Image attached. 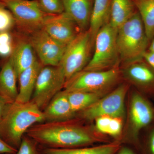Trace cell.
<instances>
[{
  "instance_id": "7",
  "label": "cell",
  "mask_w": 154,
  "mask_h": 154,
  "mask_svg": "<svg viewBox=\"0 0 154 154\" xmlns=\"http://www.w3.org/2000/svg\"><path fill=\"white\" fill-rule=\"evenodd\" d=\"M94 45V42L88 30L80 32L67 45L58 65L63 72L66 82L85 68L92 57Z\"/></svg>"
},
{
  "instance_id": "1",
  "label": "cell",
  "mask_w": 154,
  "mask_h": 154,
  "mask_svg": "<svg viewBox=\"0 0 154 154\" xmlns=\"http://www.w3.org/2000/svg\"><path fill=\"white\" fill-rule=\"evenodd\" d=\"M84 122L77 118L65 121L44 122L31 126L25 135L39 146L48 148H76L98 142H110L90 127L84 125Z\"/></svg>"
},
{
  "instance_id": "6",
  "label": "cell",
  "mask_w": 154,
  "mask_h": 154,
  "mask_svg": "<svg viewBox=\"0 0 154 154\" xmlns=\"http://www.w3.org/2000/svg\"><path fill=\"white\" fill-rule=\"evenodd\" d=\"M11 11L19 33L30 36L43 28L48 14L36 0H0Z\"/></svg>"
},
{
  "instance_id": "10",
  "label": "cell",
  "mask_w": 154,
  "mask_h": 154,
  "mask_svg": "<svg viewBox=\"0 0 154 154\" xmlns=\"http://www.w3.org/2000/svg\"><path fill=\"white\" fill-rule=\"evenodd\" d=\"M28 37L39 61L44 66L59 65L66 45L54 39L43 28Z\"/></svg>"
},
{
  "instance_id": "16",
  "label": "cell",
  "mask_w": 154,
  "mask_h": 154,
  "mask_svg": "<svg viewBox=\"0 0 154 154\" xmlns=\"http://www.w3.org/2000/svg\"><path fill=\"white\" fill-rule=\"evenodd\" d=\"M43 66L38 60L32 66L19 75L18 77L19 89L16 102L24 103L30 101L38 75Z\"/></svg>"
},
{
  "instance_id": "15",
  "label": "cell",
  "mask_w": 154,
  "mask_h": 154,
  "mask_svg": "<svg viewBox=\"0 0 154 154\" xmlns=\"http://www.w3.org/2000/svg\"><path fill=\"white\" fill-rule=\"evenodd\" d=\"M64 12L72 18L81 32L89 29L94 0H62Z\"/></svg>"
},
{
  "instance_id": "33",
  "label": "cell",
  "mask_w": 154,
  "mask_h": 154,
  "mask_svg": "<svg viewBox=\"0 0 154 154\" xmlns=\"http://www.w3.org/2000/svg\"><path fill=\"white\" fill-rule=\"evenodd\" d=\"M143 58L154 69V52L151 51H146L144 55Z\"/></svg>"
},
{
  "instance_id": "37",
  "label": "cell",
  "mask_w": 154,
  "mask_h": 154,
  "mask_svg": "<svg viewBox=\"0 0 154 154\" xmlns=\"http://www.w3.org/2000/svg\"><path fill=\"white\" fill-rule=\"evenodd\" d=\"M5 8H6V7L5 5V4H4L2 2H1V1H0V9Z\"/></svg>"
},
{
  "instance_id": "18",
  "label": "cell",
  "mask_w": 154,
  "mask_h": 154,
  "mask_svg": "<svg viewBox=\"0 0 154 154\" xmlns=\"http://www.w3.org/2000/svg\"><path fill=\"white\" fill-rule=\"evenodd\" d=\"M112 0H94L88 31L95 42L97 33L110 22Z\"/></svg>"
},
{
  "instance_id": "34",
  "label": "cell",
  "mask_w": 154,
  "mask_h": 154,
  "mask_svg": "<svg viewBox=\"0 0 154 154\" xmlns=\"http://www.w3.org/2000/svg\"><path fill=\"white\" fill-rule=\"evenodd\" d=\"M115 154H138L134 149L128 146H122L119 148Z\"/></svg>"
},
{
  "instance_id": "12",
  "label": "cell",
  "mask_w": 154,
  "mask_h": 154,
  "mask_svg": "<svg viewBox=\"0 0 154 154\" xmlns=\"http://www.w3.org/2000/svg\"><path fill=\"white\" fill-rule=\"evenodd\" d=\"M43 29L54 39L66 46L81 32L75 21L65 12L48 15Z\"/></svg>"
},
{
  "instance_id": "3",
  "label": "cell",
  "mask_w": 154,
  "mask_h": 154,
  "mask_svg": "<svg viewBox=\"0 0 154 154\" xmlns=\"http://www.w3.org/2000/svg\"><path fill=\"white\" fill-rule=\"evenodd\" d=\"M149 42L143 23L137 11L117 29L116 45L122 66L142 61Z\"/></svg>"
},
{
  "instance_id": "30",
  "label": "cell",
  "mask_w": 154,
  "mask_h": 154,
  "mask_svg": "<svg viewBox=\"0 0 154 154\" xmlns=\"http://www.w3.org/2000/svg\"><path fill=\"white\" fill-rule=\"evenodd\" d=\"M13 42L12 43H0V56L9 57L13 50Z\"/></svg>"
},
{
  "instance_id": "21",
  "label": "cell",
  "mask_w": 154,
  "mask_h": 154,
  "mask_svg": "<svg viewBox=\"0 0 154 154\" xmlns=\"http://www.w3.org/2000/svg\"><path fill=\"white\" fill-rule=\"evenodd\" d=\"M136 11L133 0H112L109 23L118 29Z\"/></svg>"
},
{
  "instance_id": "14",
  "label": "cell",
  "mask_w": 154,
  "mask_h": 154,
  "mask_svg": "<svg viewBox=\"0 0 154 154\" xmlns=\"http://www.w3.org/2000/svg\"><path fill=\"white\" fill-rule=\"evenodd\" d=\"M45 122L67 121L75 118L69 102L67 93L62 90L57 94L42 110Z\"/></svg>"
},
{
  "instance_id": "31",
  "label": "cell",
  "mask_w": 154,
  "mask_h": 154,
  "mask_svg": "<svg viewBox=\"0 0 154 154\" xmlns=\"http://www.w3.org/2000/svg\"><path fill=\"white\" fill-rule=\"evenodd\" d=\"M145 154H154V131L151 133L146 142Z\"/></svg>"
},
{
  "instance_id": "9",
  "label": "cell",
  "mask_w": 154,
  "mask_h": 154,
  "mask_svg": "<svg viewBox=\"0 0 154 154\" xmlns=\"http://www.w3.org/2000/svg\"><path fill=\"white\" fill-rule=\"evenodd\" d=\"M66 82L63 72L59 66H43L38 75L30 101L43 110L53 97L63 89Z\"/></svg>"
},
{
  "instance_id": "27",
  "label": "cell",
  "mask_w": 154,
  "mask_h": 154,
  "mask_svg": "<svg viewBox=\"0 0 154 154\" xmlns=\"http://www.w3.org/2000/svg\"><path fill=\"white\" fill-rule=\"evenodd\" d=\"M122 118L119 117H112L107 134L114 138L116 140H119L121 142L120 137L122 131Z\"/></svg>"
},
{
  "instance_id": "23",
  "label": "cell",
  "mask_w": 154,
  "mask_h": 154,
  "mask_svg": "<svg viewBox=\"0 0 154 154\" xmlns=\"http://www.w3.org/2000/svg\"><path fill=\"white\" fill-rule=\"evenodd\" d=\"M149 41L154 37V0H133Z\"/></svg>"
},
{
  "instance_id": "24",
  "label": "cell",
  "mask_w": 154,
  "mask_h": 154,
  "mask_svg": "<svg viewBox=\"0 0 154 154\" xmlns=\"http://www.w3.org/2000/svg\"><path fill=\"white\" fill-rule=\"evenodd\" d=\"M42 10L48 15H56L64 12L62 0H37Z\"/></svg>"
},
{
  "instance_id": "26",
  "label": "cell",
  "mask_w": 154,
  "mask_h": 154,
  "mask_svg": "<svg viewBox=\"0 0 154 154\" xmlns=\"http://www.w3.org/2000/svg\"><path fill=\"white\" fill-rule=\"evenodd\" d=\"M15 26L13 14L6 8L0 9V32L8 31Z\"/></svg>"
},
{
  "instance_id": "5",
  "label": "cell",
  "mask_w": 154,
  "mask_h": 154,
  "mask_svg": "<svg viewBox=\"0 0 154 154\" xmlns=\"http://www.w3.org/2000/svg\"><path fill=\"white\" fill-rule=\"evenodd\" d=\"M122 77L119 67L100 71L83 70L67 81L63 90L67 92H109Z\"/></svg>"
},
{
  "instance_id": "29",
  "label": "cell",
  "mask_w": 154,
  "mask_h": 154,
  "mask_svg": "<svg viewBox=\"0 0 154 154\" xmlns=\"http://www.w3.org/2000/svg\"><path fill=\"white\" fill-rule=\"evenodd\" d=\"M18 150L5 142L0 136V154H17Z\"/></svg>"
},
{
  "instance_id": "4",
  "label": "cell",
  "mask_w": 154,
  "mask_h": 154,
  "mask_svg": "<svg viewBox=\"0 0 154 154\" xmlns=\"http://www.w3.org/2000/svg\"><path fill=\"white\" fill-rule=\"evenodd\" d=\"M117 29L110 23L101 29L95 38L94 53L84 70L100 71L119 67L116 45Z\"/></svg>"
},
{
  "instance_id": "38",
  "label": "cell",
  "mask_w": 154,
  "mask_h": 154,
  "mask_svg": "<svg viewBox=\"0 0 154 154\" xmlns=\"http://www.w3.org/2000/svg\"><path fill=\"white\" fill-rule=\"evenodd\" d=\"M10 154V153H5V154Z\"/></svg>"
},
{
  "instance_id": "2",
  "label": "cell",
  "mask_w": 154,
  "mask_h": 154,
  "mask_svg": "<svg viewBox=\"0 0 154 154\" xmlns=\"http://www.w3.org/2000/svg\"><path fill=\"white\" fill-rule=\"evenodd\" d=\"M44 122L43 111L32 101L24 103L15 101L0 120V136L18 150L27 131L34 125Z\"/></svg>"
},
{
  "instance_id": "8",
  "label": "cell",
  "mask_w": 154,
  "mask_h": 154,
  "mask_svg": "<svg viewBox=\"0 0 154 154\" xmlns=\"http://www.w3.org/2000/svg\"><path fill=\"white\" fill-rule=\"evenodd\" d=\"M128 89V84H121L90 107L77 113L75 118L84 122L94 121L103 116L123 118L125 113V100Z\"/></svg>"
},
{
  "instance_id": "25",
  "label": "cell",
  "mask_w": 154,
  "mask_h": 154,
  "mask_svg": "<svg viewBox=\"0 0 154 154\" xmlns=\"http://www.w3.org/2000/svg\"><path fill=\"white\" fill-rule=\"evenodd\" d=\"M17 154H40L38 144L31 138L25 135Z\"/></svg>"
},
{
  "instance_id": "35",
  "label": "cell",
  "mask_w": 154,
  "mask_h": 154,
  "mask_svg": "<svg viewBox=\"0 0 154 154\" xmlns=\"http://www.w3.org/2000/svg\"><path fill=\"white\" fill-rule=\"evenodd\" d=\"M11 104V103H8L5 99L0 96V120L7 111L9 105Z\"/></svg>"
},
{
  "instance_id": "11",
  "label": "cell",
  "mask_w": 154,
  "mask_h": 154,
  "mask_svg": "<svg viewBox=\"0 0 154 154\" xmlns=\"http://www.w3.org/2000/svg\"><path fill=\"white\" fill-rule=\"evenodd\" d=\"M154 117L153 110L147 101L139 93H133L130 104L129 121L131 142L136 146H139L140 131L152 122Z\"/></svg>"
},
{
  "instance_id": "32",
  "label": "cell",
  "mask_w": 154,
  "mask_h": 154,
  "mask_svg": "<svg viewBox=\"0 0 154 154\" xmlns=\"http://www.w3.org/2000/svg\"><path fill=\"white\" fill-rule=\"evenodd\" d=\"M13 37L8 31L0 32V43L13 42Z\"/></svg>"
},
{
  "instance_id": "28",
  "label": "cell",
  "mask_w": 154,
  "mask_h": 154,
  "mask_svg": "<svg viewBox=\"0 0 154 154\" xmlns=\"http://www.w3.org/2000/svg\"><path fill=\"white\" fill-rule=\"evenodd\" d=\"M112 117L103 116L95 119L96 128L97 132L102 134H107L109 125Z\"/></svg>"
},
{
  "instance_id": "19",
  "label": "cell",
  "mask_w": 154,
  "mask_h": 154,
  "mask_svg": "<svg viewBox=\"0 0 154 154\" xmlns=\"http://www.w3.org/2000/svg\"><path fill=\"white\" fill-rule=\"evenodd\" d=\"M122 145L119 140L93 147L72 149H53L39 146L40 154H115Z\"/></svg>"
},
{
  "instance_id": "22",
  "label": "cell",
  "mask_w": 154,
  "mask_h": 154,
  "mask_svg": "<svg viewBox=\"0 0 154 154\" xmlns=\"http://www.w3.org/2000/svg\"><path fill=\"white\" fill-rule=\"evenodd\" d=\"M108 92L77 91L67 93L72 109L77 114L94 104Z\"/></svg>"
},
{
  "instance_id": "13",
  "label": "cell",
  "mask_w": 154,
  "mask_h": 154,
  "mask_svg": "<svg viewBox=\"0 0 154 154\" xmlns=\"http://www.w3.org/2000/svg\"><path fill=\"white\" fill-rule=\"evenodd\" d=\"M20 34L15 36L12 53L9 56L18 79L23 71L32 66L38 60L28 36Z\"/></svg>"
},
{
  "instance_id": "17",
  "label": "cell",
  "mask_w": 154,
  "mask_h": 154,
  "mask_svg": "<svg viewBox=\"0 0 154 154\" xmlns=\"http://www.w3.org/2000/svg\"><path fill=\"white\" fill-rule=\"evenodd\" d=\"M17 73L9 57L0 69V96L8 103H13L17 99Z\"/></svg>"
},
{
  "instance_id": "39",
  "label": "cell",
  "mask_w": 154,
  "mask_h": 154,
  "mask_svg": "<svg viewBox=\"0 0 154 154\" xmlns=\"http://www.w3.org/2000/svg\"><path fill=\"white\" fill-rule=\"evenodd\" d=\"M36 1H37V0H36Z\"/></svg>"
},
{
  "instance_id": "20",
  "label": "cell",
  "mask_w": 154,
  "mask_h": 154,
  "mask_svg": "<svg viewBox=\"0 0 154 154\" xmlns=\"http://www.w3.org/2000/svg\"><path fill=\"white\" fill-rule=\"evenodd\" d=\"M141 61L122 66L121 69L122 77L136 85H152L154 83V72Z\"/></svg>"
},
{
  "instance_id": "36",
  "label": "cell",
  "mask_w": 154,
  "mask_h": 154,
  "mask_svg": "<svg viewBox=\"0 0 154 154\" xmlns=\"http://www.w3.org/2000/svg\"><path fill=\"white\" fill-rule=\"evenodd\" d=\"M152 43L149 47V51L154 52V37L152 40Z\"/></svg>"
}]
</instances>
